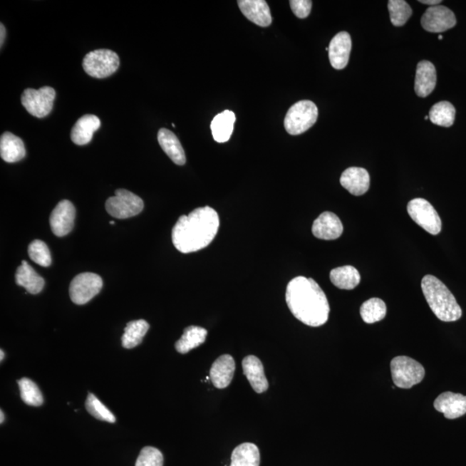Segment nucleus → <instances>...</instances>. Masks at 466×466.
<instances>
[{
	"mask_svg": "<svg viewBox=\"0 0 466 466\" xmlns=\"http://www.w3.org/2000/svg\"><path fill=\"white\" fill-rule=\"evenodd\" d=\"M286 302L293 316L306 326L318 328L328 321V298L312 278L297 276L290 281L286 290Z\"/></svg>",
	"mask_w": 466,
	"mask_h": 466,
	"instance_id": "1",
	"label": "nucleus"
},
{
	"mask_svg": "<svg viewBox=\"0 0 466 466\" xmlns=\"http://www.w3.org/2000/svg\"><path fill=\"white\" fill-rule=\"evenodd\" d=\"M219 228V218L214 208H196L180 217L172 230V242L182 253L198 252L212 242Z\"/></svg>",
	"mask_w": 466,
	"mask_h": 466,
	"instance_id": "2",
	"label": "nucleus"
},
{
	"mask_svg": "<svg viewBox=\"0 0 466 466\" xmlns=\"http://www.w3.org/2000/svg\"><path fill=\"white\" fill-rule=\"evenodd\" d=\"M422 289L428 304L439 320L452 322L460 320L462 309L455 297L438 278L428 275L423 277Z\"/></svg>",
	"mask_w": 466,
	"mask_h": 466,
	"instance_id": "3",
	"label": "nucleus"
},
{
	"mask_svg": "<svg viewBox=\"0 0 466 466\" xmlns=\"http://www.w3.org/2000/svg\"><path fill=\"white\" fill-rule=\"evenodd\" d=\"M318 108L314 102L301 100L293 105L286 114L284 128L286 132L293 136L301 135L316 124Z\"/></svg>",
	"mask_w": 466,
	"mask_h": 466,
	"instance_id": "4",
	"label": "nucleus"
},
{
	"mask_svg": "<svg viewBox=\"0 0 466 466\" xmlns=\"http://www.w3.org/2000/svg\"><path fill=\"white\" fill-rule=\"evenodd\" d=\"M390 369L395 385L400 388H411L423 382L425 377L424 367L406 356L392 359Z\"/></svg>",
	"mask_w": 466,
	"mask_h": 466,
	"instance_id": "5",
	"label": "nucleus"
},
{
	"mask_svg": "<svg viewBox=\"0 0 466 466\" xmlns=\"http://www.w3.org/2000/svg\"><path fill=\"white\" fill-rule=\"evenodd\" d=\"M83 66L88 76L104 79L118 71L120 57L116 52L110 50L93 51L86 55Z\"/></svg>",
	"mask_w": 466,
	"mask_h": 466,
	"instance_id": "6",
	"label": "nucleus"
},
{
	"mask_svg": "<svg viewBox=\"0 0 466 466\" xmlns=\"http://www.w3.org/2000/svg\"><path fill=\"white\" fill-rule=\"evenodd\" d=\"M105 209L116 219H128L144 209V202L137 195L125 190H118L115 195L105 202Z\"/></svg>",
	"mask_w": 466,
	"mask_h": 466,
	"instance_id": "7",
	"label": "nucleus"
},
{
	"mask_svg": "<svg viewBox=\"0 0 466 466\" xmlns=\"http://www.w3.org/2000/svg\"><path fill=\"white\" fill-rule=\"evenodd\" d=\"M408 212L411 219L432 235H438L442 228V222L433 207L428 200L417 198L408 204Z\"/></svg>",
	"mask_w": 466,
	"mask_h": 466,
	"instance_id": "8",
	"label": "nucleus"
},
{
	"mask_svg": "<svg viewBox=\"0 0 466 466\" xmlns=\"http://www.w3.org/2000/svg\"><path fill=\"white\" fill-rule=\"evenodd\" d=\"M103 281L95 273H81L71 281L69 296L73 304L84 305L100 292Z\"/></svg>",
	"mask_w": 466,
	"mask_h": 466,
	"instance_id": "9",
	"label": "nucleus"
},
{
	"mask_svg": "<svg viewBox=\"0 0 466 466\" xmlns=\"http://www.w3.org/2000/svg\"><path fill=\"white\" fill-rule=\"evenodd\" d=\"M56 99V91L51 87H43L38 90H24L21 101L26 111L36 118H44L51 113Z\"/></svg>",
	"mask_w": 466,
	"mask_h": 466,
	"instance_id": "10",
	"label": "nucleus"
},
{
	"mask_svg": "<svg viewBox=\"0 0 466 466\" xmlns=\"http://www.w3.org/2000/svg\"><path fill=\"white\" fill-rule=\"evenodd\" d=\"M420 22L424 30L431 33H441L455 27L457 20L455 14L449 8L435 6L429 7L425 11Z\"/></svg>",
	"mask_w": 466,
	"mask_h": 466,
	"instance_id": "11",
	"label": "nucleus"
},
{
	"mask_svg": "<svg viewBox=\"0 0 466 466\" xmlns=\"http://www.w3.org/2000/svg\"><path fill=\"white\" fill-rule=\"evenodd\" d=\"M75 219V207L69 200H61L51 215L50 222L53 233L57 237L68 234L72 231Z\"/></svg>",
	"mask_w": 466,
	"mask_h": 466,
	"instance_id": "12",
	"label": "nucleus"
},
{
	"mask_svg": "<svg viewBox=\"0 0 466 466\" xmlns=\"http://www.w3.org/2000/svg\"><path fill=\"white\" fill-rule=\"evenodd\" d=\"M351 38L348 32H339L331 41L329 44V60L331 65L335 69L341 71L349 63L351 51Z\"/></svg>",
	"mask_w": 466,
	"mask_h": 466,
	"instance_id": "13",
	"label": "nucleus"
},
{
	"mask_svg": "<svg viewBox=\"0 0 466 466\" xmlns=\"http://www.w3.org/2000/svg\"><path fill=\"white\" fill-rule=\"evenodd\" d=\"M343 224L336 214L331 212H324L314 220L312 232L319 239L334 240L342 235Z\"/></svg>",
	"mask_w": 466,
	"mask_h": 466,
	"instance_id": "14",
	"label": "nucleus"
},
{
	"mask_svg": "<svg viewBox=\"0 0 466 466\" xmlns=\"http://www.w3.org/2000/svg\"><path fill=\"white\" fill-rule=\"evenodd\" d=\"M433 406L437 411L442 413L445 418L455 420L466 414V396L444 392L435 400Z\"/></svg>",
	"mask_w": 466,
	"mask_h": 466,
	"instance_id": "15",
	"label": "nucleus"
},
{
	"mask_svg": "<svg viewBox=\"0 0 466 466\" xmlns=\"http://www.w3.org/2000/svg\"><path fill=\"white\" fill-rule=\"evenodd\" d=\"M238 5L242 14L261 27H268L272 23L271 9L264 0H239Z\"/></svg>",
	"mask_w": 466,
	"mask_h": 466,
	"instance_id": "16",
	"label": "nucleus"
},
{
	"mask_svg": "<svg viewBox=\"0 0 466 466\" xmlns=\"http://www.w3.org/2000/svg\"><path fill=\"white\" fill-rule=\"evenodd\" d=\"M370 175L363 167H349L343 172L341 177L342 187L355 196L365 195L370 189Z\"/></svg>",
	"mask_w": 466,
	"mask_h": 466,
	"instance_id": "17",
	"label": "nucleus"
},
{
	"mask_svg": "<svg viewBox=\"0 0 466 466\" xmlns=\"http://www.w3.org/2000/svg\"><path fill=\"white\" fill-rule=\"evenodd\" d=\"M243 371L245 377L257 393L262 394L269 388V383L265 377L263 363L256 356H247L243 359Z\"/></svg>",
	"mask_w": 466,
	"mask_h": 466,
	"instance_id": "18",
	"label": "nucleus"
},
{
	"mask_svg": "<svg viewBox=\"0 0 466 466\" xmlns=\"http://www.w3.org/2000/svg\"><path fill=\"white\" fill-rule=\"evenodd\" d=\"M236 369L234 358L224 354L217 358L210 370L212 383L217 388H224L230 385Z\"/></svg>",
	"mask_w": 466,
	"mask_h": 466,
	"instance_id": "19",
	"label": "nucleus"
},
{
	"mask_svg": "<svg viewBox=\"0 0 466 466\" xmlns=\"http://www.w3.org/2000/svg\"><path fill=\"white\" fill-rule=\"evenodd\" d=\"M437 81L436 69L430 61H422L417 65L415 91L420 98L430 95L435 88Z\"/></svg>",
	"mask_w": 466,
	"mask_h": 466,
	"instance_id": "20",
	"label": "nucleus"
},
{
	"mask_svg": "<svg viewBox=\"0 0 466 466\" xmlns=\"http://www.w3.org/2000/svg\"><path fill=\"white\" fill-rule=\"evenodd\" d=\"M101 122L99 118L93 114H86L79 118L73 126L71 139L77 145H85L91 142L93 133L100 128Z\"/></svg>",
	"mask_w": 466,
	"mask_h": 466,
	"instance_id": "21",
	"label": "nucleus"
},
{
	"mask_svg": "<svg viewBox=\"0 0 466 466\" xmlns=\"http://www.w3.org/2000/svg\"><path fill=\"white\" fill-rule=\"evenodd\" d=\"M159 145L175 165H184L186 163V155L179 139L171 130L162 128L157 134Z\"/></svg>",
	"mask_w": 466,
	"mask_h": 466,
	"instance_id": "22",
	"label": "nucleus"
},
{
	"mask_svg": "<svg viewBox=\"0 0 466 466\" xmlns=\"http://www.w3.org/2000/svg\"><path fill=\"white\" fill-rule=\"evenodd\" d=\"M0 155L6 162L21 161L26 155L22 139L11 133H3L0 138Z\"/></svg>",
	"mask_w": 466,
	"mask_h": 466,
	"instance_id": "23",
	"label": "nucleus"
},
{
	"mask_svg": "<svg viewBox=\"0 0 466 466\" xmlns=\"http://www.w3.org/2000/svg\"><path fill=\"white\" fill-rule=\"evenodd\" d=\"M16 284L26 289L27 292L36 294L42 291L45 281L26 261H23L16 273Z\"/></svg>",
	"mask_w": 466,
	"mask_h": 466,
	"instance_id": "24",
	"label": "nucleus"
},
{
	"mask_svg": "<svg viewBox=\"0 0 466 466\" xmlns=\"http://www.w3.org/2000/svg\"><path fill=\"white\" fill-rule=\"evenodd\" d=\"M235 121L234 113L229 110L216 115L211 123L212 134L214 140L218 143L227 142L233 133Z\"/></svg>",
	"mask_w": 466,
	"mask_h": 466,
	"instance_id": "25",
	"label": "nucleus"
},
{
	"mask_svg": "<svg viewBox=\"0 0 466 466\" xmlns=\"http://www.w3.org/2000/svg\"><path fill=\"white\" fill-rule=\"evenodd\" d=\"M207 331L200 326H190L184 330L181 338L175 343V349L179 353L186 354L197 348L206 341Z\"/></svg>",
	"mask_w": 466,
	"mask_h": 466,
	"instance_id": "26",
	"label": "nucleus"
},
{
	"mask_svg": "<svg viewBox=\"0 0 466 466\" xmlns=\"http://www.w3.org/2000/svg\"><path fill=\"white\" fill-rule=\"evenodd\" d=\"M330 279L334 286L341 289H354L361 284V274L351 265L333 269L330 272Z\"/></svg>",
	"mask_w": 466,
	"mask_h": 466,
	"instance_id": "27",
	"label": "nucleus"
},
{
	"mask_svg": "<svg viewBox=\"0 0 466 466\" xmlns=\"http://www.w3.org/2000/svg\"><path fill=\"white\" fill-rule=\"evenodd\" d=\"M260 452L253 443H243L237 447L232 453L230 466H259Z\"/></svg>",
	"mask_w": 466,
	"mask_h": 466,
	"instance_id": "28",
	"label": "nucleus"
},
{
	"mask_svg": "<svg viewBox=\"0 0 466 466\" xmlns=\"http://www.w3.org/2000/svg\"><path fill=\"white\" fill-rule=\"evenodd\" d=\"M150 328L148 322L145 320L133 321L128 323L122 336V346L126 349H133L143 341Z\"/></svg>",
	"mask_w": 466,
	"mask_h": 466,
	"instance_id": "29",
	"label": "nucleus"
},
{
	"mask_svg": "<svg viewBox=\"0 0 466 466\" xmlns=\"http://www.w3.org/2000/svg\"><path fill=\"white\" fill-rule=\"evenodd\" d=\"M456 110L448 101H440L433 106L429 112V120L433 124L450 128L455 120Z\"/></svg>",
	"mask_w": 466,
	"mask_h": 466,
	"instance_id": "30",
	"label": "nucleus"
},
{
	"mask_svg": "<svg viewBox=\"0 0 466 466\" xmlns=\"http://www.w3.org/2000/svg\"><path fill=\"white\" fill-rule=\"evenodd\" d=\"M386 314L385 302L379 298H371L363 302L361 308V316L363 321L367 324H373V323L381 321L385 318Z\"/></svg>",
	"mask_w": 466,
	"mask_h": 466,
	"instance_id": "31",
	"label": "nucleus"
},
{
	"mask_svg": "<svg viewBox=\"0 0 466 466\" xmlns=\"http://www.w3.org/2000/svg\"><path fill=\"white\" fill-rule=\"evenodd\" d=\"M20 395L23 402L29 406L39 407L43 405V396L42 392L31 379L21 378L18 381Z\"/></svg>",
	"mask_w": 466,
	"mask_h": 466,
	"instance_id": "32",
	"label": "nucleus"
},
{
	"mask_svg": "<svg viewBox=\"0 0 466 466\" xmlns=\"http://www.w3.org/2000/svg\"><path fill=\"white\" fill-rule=\"evenodd\" d=\"M388 9L390 21L396 27L403 26L413 14L410 6L404 0H390L388 2Z\"/></svg>",
	"mask_w": 466,
	"mask_h": 466,
	"instance_id": "33",
	"label": "nucleus"
},
{
	"mask_svg": "<svg viewBox=\"0 0 466 466\" xmlns=\"http://www.w3.org/2000/svg\"><path fill=\"white\" fill-rule=\"evenodd\" d=\"M86 408L89 414L97 420L109 423H115L116 422L115 416L113 413L92 393H89L88 395L87 400H86Z\"/></svg>",
	"mask_w": 466,
	"mask_h": 466,
	"instance_id": "34",
	"label": "nucleus"
},
{
	"mask_svg": "<svg viewBox=\"0 0 466 466\" xmlns=\"http://www.w3.org/2000/svg\"><path fill=\"white\" fill-rule=\"evenodd\" d=\"M29 256L36 264L43 267H48L52 263L50 249L42 240L36 239L29 245Z\"/></svg>",
	"mask_w": 466,
	"mask_h": 466,
	"instance_id": "35",
	"label": "nucleus"
},
{
	"mask_svg": "<svg viewBox=\"0 0 466 466\" xmlns=\"http://www.w3.org/2000/svg\"><path fill=\"white\" fill-rule=\"evenodd\" d=\"M136 466H163V455L160 450L145 447L141 450Z\"/></svg>",
	"mask_w": 466,
	"mask_h": 466,
	"instance_id": "36",
	"label": "nucleus"
},
{
	"mask_svg": "<svg viewBox=\"0 0 466 466\" xmlns=\"http://www.w3.org/2000/svg\"><path fill=\"white\" fill-rule=\"evenodd\" d=\"M289 4L293 14L299 19L308 18L312 10L313 2L311 0H291Z\"/></svg>",
	"mask_w": 466,
	"mask_h": 466,
	"instance_id": "37",
	"label": "nucleus"
},
{
	"mask_svg": "<svg viewBox=\"0 0 466 466\" xmlns=\"http://www.w3.org/2000/svg\"><path fill=\"white\" fill-rule=\"evenodd\" d=\"M420 4H424V5H428L432 6H438V4H440V0H420Z\"/></svg>",
	"mask_w": 466,
	"mask_h": 466,
	"instance_id": "38",
	"label": "nucleus"
},
{
	"mask_svg": "<svg viewBox=\"0 0 466 466\" xmlns=\"http://www.w3.org/2000/svg\"><path fill=\"white\" fill-rule=\"evenodd\" d=\"M0 33H1V36H0V44H1V48L3 46L4 42H5L6 39V28L4 26V24H1V26H0Z\"/></svg>",
	"mask_w": 466,
	"mask_h": 466,
	"instance_id": "39",
	"label": "nucleus"
},
{
	"mask_svg": "<svg viewBox=\"0 0 466 466\" xmlns=\"http://www.w3.org/2000/svg\"><path fill=\"white\" fill-rule=\"evenodd\" d=\"M0 416H1V418H0V423H3L4 420H5V415H4V412L1 410L0 411Z\"/></svg>",
	"mask_w": 466,
	"mask_h": 466,
	"instance_id": "40",
	"label": "nucleus"
},
{
	"mask_svg": "<svg viewBox=\"0 0 466 466\" xmlns=\"http://www.w3.org/2000/svg\"><path fill=\"white\" fill-rule=\"evenodd\" d=\"M0 353H1V357H0V361H3L4 358H5V353H4L3 350L0 351Z\"/></svg>",
	"mask_w": 466,
	"mask_h": 466,
	"instance_id": "41",
	"label": "nucleus"
},
{
	"mask_svg": "<svg viewBox=\"0 0 466 466\" xmlns=\"http://www.w3.org/2000/svg\"><path fill=\"white\" fill-rule=\"evenodd\" d=\"M442 39H443V36H441V35H440V36H439V40H442Z\"/></svg>",
	"mask_w": 466,
	"mask_h": 466,
	"instance_id": "42",
	"label": "nucleus"
},
{
	"mask_svg": "<svg viewBox=\"0 0 466 466\" xmlns=\"http://www.w3.org/2000/svg\"><path fill=\"white\" fill-rule=\"evenodd\" d=\"M424 118H425V120H428V118H429V116H426V117H425Z\"/></svg>",
	"mask_w": 466,
	"mask_h": 466,
	"instance_id": "43",
	"label": "nucleus"
},
{
	"mask_svg": "<svg viewBox=\"0 0 466 466\" xmlns=\"http://www.w3.org/2000/svg\"><path fill=\"white\" fill-rule=\"evenodd\" d=\"M110 224H115V222H110Z\"/></svg>",
	"mask_w": 466,
	"mask_h": 466,
	"instance_id": "44",
	"label": "nucleus"
}]
</instances>
